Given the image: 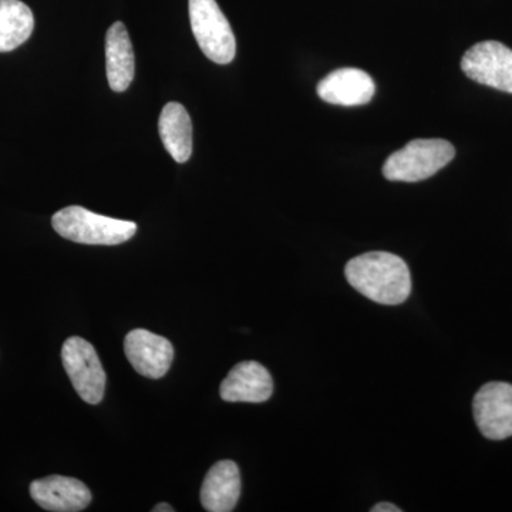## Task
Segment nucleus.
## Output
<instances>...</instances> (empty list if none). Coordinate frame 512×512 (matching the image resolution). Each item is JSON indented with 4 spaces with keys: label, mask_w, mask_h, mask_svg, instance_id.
<instances>
[{
    "label": "nucleus",
    "mask_w": 512,
    "mask_h": 512,
    "mask_svg": "<svg viewBox=\"0 0 512 512\" xmlns=\"http://www.w3.org/2000/svg\"><path fill=\"white\" fill-rule=\"evenodd\" d=\"M346 279L357 292L380 305H400L412 293V275L400 256L367 252L345 268Z\"/></svg>",
    "instance_id": "f257e3e1"
},
{
    "label": "nucleus",
    "mask_w": 512,
    "mask_h": 512,
    "mask_svg": "<svg viewBox=\"0 0 512 512\" xmlns=\"http://www.w3.org/2000/svg\"><path fill=\"white\" fill-rule=\"evenodd\" d=\"M52 225L60 237L84 245H120L136 235V222L116 220L72 205L57 211Z\"/></svg>",
    "instance_id": "f03ea898"
},
{
    "label": "nucleus",
    "mask_w": 512,
    "mask_h": 512,
    "mask_svg": "<svg viewBox=\"0 0 512 512\" xmlns=\"http://www.w3.org/2000/svg\"><path fill=\"white\" fill-rule=\"evenodd\" d=\"M456 156L453 144L440 138H419L387 158L383 175L389 181L417 183L439 173Z\"/></svg>",
    "instance_id": "7ed1b4c3"
},
{
    "label": "nucleus",
    "mask_w": 512,
    "mask_h": 512,
    "mask_svg": "<svg viewBox=\"0 0 512 512\" xmlns=\"http://www.w3.org/2000/svg\"><path fill=\"white\" fill-rule=\"evenodd\" d=\"M188 10L192 33L202 53L214 63H231L237 42L217 0H188Z\"/></svg>",
    "instance_id": "20e7f679"
},
{
    "label": "nucleus",
    "mask_w": 512,
    "mask_h": 512,
    "mask_svg": "<svg viewBox=\"0 0 512 512\" xmlns=\"http://www.w3.org/2000/svg\"><path fill=\"white\" fill-rule=\"evenodd\" d=\"M62 360L74 390L84 402L99 404L106 390V373L92 343L79 336L67 339L62 348Z\"/></svg>",
    "instance_id": "39448f33"
},
{
    "label": "nucleus",
    "mask_w": 512,
    "mask_h": 512,
    "mask_svg": "<svg viewBox=\"0 0 512 512\" xmlns=\"http://www.w3.org/2000/svg\"><path fill=\"white\" fill-rule=\"evenodd\" d=\"M461 69L474 82L512 94V50L487 40L467 50Z\"/></svg>",
    "instance_id": "423d86ee"
},
{
    "label": "nucleus",
    "mask_w": 512,
    "mask_h": 512,
    "mask_svg": "<svg viewBox=\"0 0 512 512\" xmlns=\"http://www.w3.org/2000/svg\"><path fill=\"white\" fill-rule=\"evenodd\" d=\"M473 410L484 437L505 440L512 436V384H485L474 397Z\"/></svg>",
    "instance_id": "0eeeda50"
},
{
    "label": "nucleus",
    "mask_w": 512,
    "mask_h": 512,
    "mask_svg": "<svg viewBox=\"0 0 512 512\" xmlns=\"http://www.w3.org/2000/svg\"><path fill=\"white\" fill-rule=\"evenodd\" d=\"M124 352L137 373L148 379L167 375L174 359L170 340L147 329H134L124 339Z\"/></svg>",
    "instance_id": "6e6552de"
},
{
    "label": "nucleus",
    "mask_w": 512,
    "mask_h": 512,
    "mask_svg": "<svg viewBox=\"0 0 512 512\" xmlns=\"http://www.w3.org/2000/svg\"><path fill=\"white\" fill-rule=\"evenodd\" d=\"M33 501L43 510L53 512H79L92 503V493L77 478L50 476L30 484Z\"/></svg>",
    "instance_id": "1a4fd4ad"
},
{
    "label": "nucleus",
    "mask_w": 512,
    "mask_h": 512,
    "mask_svg": "<svg viewBox=\"0 0 512 512\" xmlns=\"http://www.w3.org/2000/svg\"><path fill=\"white\" fill-rule=\"evenodd\" d=\"M272 393L271 373L254 360L235 366L220 387L221 399L229 403H264L271 399Z\"/></svg>",
    "instance_id": "9d476101"
},
{
    "label": "nucleus",
    "mask_w": 512,
    "mask_h": 512,
    "mask_svg": "<svg viewBox=\"0 0 512 512\" xmlns=\"http://www.w3.org/2000/svg\"><path fill=\"white\" fill-rule=\"evenodd\" d=\"M376 84L372 77L359 69L335 70L318 84L320 99L336 106H363L373 99Z\"/></svg>",
    "instance_id": "9b49d317"
},
{
    "label": "nucleus",
    "mask_w": 512,
    "mask_h": 512,
    "mask_svg": "<svg viewBox=\"0 0 512 512\" xmlns=\"http://www.w3.org/2000/svg\"><path fill=\"white\" fill-rule=\"evenodd\" d=\"M241 495V474L234 461L222 460L210 468L201 487V504L208 512H231Z\"/></svg>",
    "instance_id": "f8f14e48"
},
{
    "label": "nucleus",
    "mask_w": 512,
    "mask_h": 512,
    "mask_svg": "<svg viewBox=\"0 0 512 512\" xmlns=\"http://www.w3.org/2000/svg\"><path fill=\"white\" fill-rule=\"evenodd\" d=\"M106 70L110 89L116 93L126 92L136 73L133 45L124 23L110 26L106 35Z\"/></svg>",
    "instance_id": "ddd939ff"
},
{
    "label": "nucleus",
    "mask_w": 512,
    "mask_h": 512,
    "mask_svg": "<svg viewBox=\"0 0 512 512\" xmlns=\"http://www.w3.org/2000/svg\"><path fill=\"white\" fill-rule=\"evenodd\" d=\"M158 128L165 150L177 163H187L192 154V123L183 104H165Z\"/></svg>",
    "instance_id": "4468645a"
},
{
    "label": "nucleus",
    "mask_w": 512,
    "mask_h": 512,
    "mask_svg": "<svg viewBox=\"0 0 512 512\" xmlns=\"http://www.w3.org/2000/svg\"><path fill=\"white\" fill-rule=\"evenodd\" d=\"M35 16L20 0H0V53L12 52L28 42Z\"/></svg>",
    "instance_id": "2eb2a0df"
},
{
    "label": "nucleus",
    "mask_w": 512,
    "mask_h": 512,
    "mask_svg": "<svg viewBox=\"0 0 512 512\" xmlns=\"http://www.w3.org/2000/svg\"><path fill=\"white\" fill-rule=\"evenodd\" d=\"M372 512H402L399 507L390 503L376 504L375 507L370 510Z\"/></svg>",
    "instance_id": "dca6fc26"
},
{
    "label": "nucleus",
    "mask_w": 512,
    "mask_h": 512,
    "mask_svg": "<svg viewBox=\"0 0 512 512\" xmlns=\"http://www.w3.org/2000/svg\"><path fill=\"white\" fill-rule=\"evenodd\" d=\"M153 512H174V508L170 504L161 503L153 508Z\"/></svg>",
    "instance_id": "f3484780"
}]
</instances>
